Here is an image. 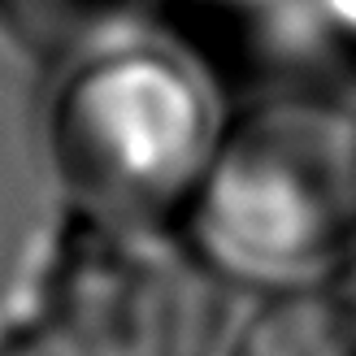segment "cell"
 <instances>
[{
    "mask_svg": "<svg viewBox=\"0 0 356 356\" xmlns=\"http://www.w3.org/2000/svg\"><path fill=\"white\" fill-rule=\"evenodd\" d=\"M326 9H330L334 22H339L352 40H356V0H326Z\"/></svg>",
    "mask_w": 356,
    "mask_h": 356,
    "instance_id": "5",
    "label": "cell"
},
{
    "mask_svg": "<svg viewBox=\"0 0 356 356\" xmlns=\"http://www.w3.org/2000/svg\"><path fill=\"white\" fill-rule=\"evenodd\" d=\"M0 5L26 40L48 48H70L118 26L144 0H0Z\"/></svg>",
    "mask_w": 356,
    "mask_h": 356,
    "instance_id": "4",
    "label": "cell"
},
{
    "mask_svg": "<svg viewBox=\"0 0 356 356\" xmlns=\"http://www.w3.org/2000/svg\"><path fill=\"white\" fill-rule=\"evenodd\" d=\"M200 248L248 278H309L356 248V122L282 100L235 122L191 191Z\"/></svg>",
    "mask_w": 356,
    "mask_h": 356,
    "instance_id": "1",
    "label": "cell"
},
{
    "mask_svg": "<svg viewBox=\"0 0 356 356\" xmlns=\"http://www.w3.org/2000/svg\"><path fill=\"white\" fill-rule=\"evenodd\" d=\"M48 139L79 200L118 218H152L191 200L218 131L200 79L178 57L113 48L61 87Z\"/></svg>",
    "mask_w": 356,
    "mask_h": 356,
    "instance_id": "2",
    "label": "cell"
},
{
    "mask_svg": "<svg viewBox=\"0 0 356 356\" xmlns=\"http://www.w3.org/2000/svg\"><path fill=\"white\" fill-rule=\"evenodd\" d=\"M235 356H356V309L326 296H282L248 322Z\"/></svg>",
    "mask_w": 356,
    "mask_h": 356,
    "instance_id": "3",
    "label": "cell"
}]
</instances>
